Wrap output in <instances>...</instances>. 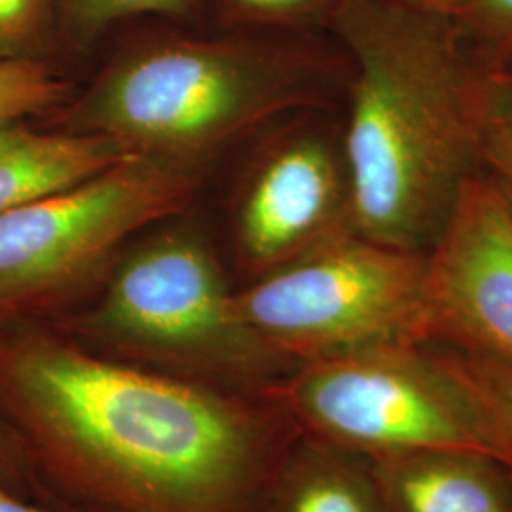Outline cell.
Instances as JSON below:
<instances>
[{"mask_svg":"<svg viewBox=\"0 0 512 512\" xmlns=\"http://www.w3.org/2000/svg\"><path fill=\"white\" fill-rule=\"evenodd\" d=\"M505 190H507V194H509V200H511V207H512V192H511V190H509V188H507V186H505Z\"/></svg>","mask_w":512,"mask_h":512,"instance_id":"cell-24","label":"cell"},{"mask_svg":"<svg viewBox=\"0 0 512 512\" xmlns=\"http://www.w3.org/2000/svg\"><path fill=\"white\" fill-rule=\"evenodd\" d=\"M264 395L298 433L366 459L465 452L512 471L505 427L431 344H384L302 363Z\"/></svg>","mask_w":512,"mask_h":512,"instance_id":"cell-4","label":"cell"},{"mask_svg":"<svg viewBox=\"0 0 512 512\" xmlns=\"http://www.w3.org/2000/svg\"><path fill=\"white\" fill-rule=\"evenodd\" d=\"M63 512H92V511H63Z\"/></svg>","mask_w":512,"mask_h":512,"instance_id":"cell-26","label":"cell"},{"mask_svg":"<svg viewBox=\"0 0 512 512\" xmlns=\"http://www.w3.org/2000/svg\"><path fill=\"white\" fill-rule=\"evenodd\" d=\"M393 2L450 19L458 18L459 12L467 4V0H393Z\"/></svg>","mask_w":512,"mask_h":512,"instance_id":"cell-22","label":"cell"},{"mask_svg":"<svg viewBox=\"0 0 512 512\" xmlns=\"http://www.w3.org/2000/svg\"><path fill=\"white\" fill-rule=\"evenodd\" d=\"M0 484L14 494L35 501L33 486L23 467V461L19 459L18 450L2 425H0Z\"/></svg>","mask_w":512,"mask_h":512,"instance_id":"cell-21","label":"cell"},{"mask_svg":"<svg viewBox=\"0 0 512 512\" xmlns=\"http://www.w3.org/2000/svg\"><path fill=\"white\" fill-rule=\"evenodd\" d=\"M239 16L264 23H294L334 10L338 0H228Z\"/></svg>","mask_w":512,"mask_h":512,"instance_id":"cell-18","label":"cell"},{"mask_svg":"<svg viewBox=\"0 0 512 512\" xmlns=\"http://www.w3.org/2000/svg\"><path fill=\"white\" fill-rule=\"evenodd\" d=\"M65 93V82L42 59L0 61V124L50 110Z\"/></svg>","mask_w":512,"mask_h":512,"instance_id":"cell-13","label":"cell"},{"mask_svg":"<svg viewBox=\"0 0 512 512\" xmlns=\"http://www.w3.org/2000/svg\"><path fill=\"white\" fill-rule=\"evenodd\" d=\"M332 12L355 63L342 147L351 230L425 253L482 162V67L454 19L393 0H338Z\"/></svg>","mask_w":512,"mask_h":512,"instance_id":"cell-2","label":"cell"},{"mask_svg":"<svg viewBox=\"0 0 512 512\" xmlns=\"http://www.w3.org/2000/svg\"><path fill=\"white\" fill-rule=\"evenodd\" d=\"M194 0H59L67 33L80 42L135 16H186Z\"/></svg>","mask_w":512,"mask_h":512,"instance_id":"cell-14","label":"cell"},{"mask_svg":"<svg viewBox=\"0 0 512 512\" xmlns=\"http://www.w3.org/2000/svg\"><path fill=\"white\" fill-rule=\"evenodd\" d=\"M349 230L344 156L317 131H300L277 143L256 167L239 203V256L253 277Z\"/></svg>","mask_w":512,"mask_h":512,"instance_id":"cell-9","label":"cell"},{"mask_svg":"<svg viewBox=\"0 0 512 512\" xmlns=\"http://www.w3.org/2000/svg\"><path fill=\"white\" fill-rule=\"evenodd\" d=\"M306 84L287 61L245 44L169 40L118 59L74 107V131L188 162L300 105Z\"/></svg>","mask_w":512,"mask_h":512,"instance_id":"cell-5","label":"cell"},{"mask_svg":"<svg viewBox=\"0 0 512 512\" xmlns=\"http://www.w3.org/2000/svg\"><path fill=\"white\" fill-rule=\"evenodd\" d=\"M497 63H512V57L511 59H507V61H497Z\"/></svg>","mask_w":512,"mask_h":512,"instance_id":"cell-25","label":"cell"},{"mask_svg":"<svg viewBox=\"0 0 512 512\" xmlns=\"http://www.w3.org/2000/svg\"><path fill=\"white\" fill-rule=\"evenodd\" d=\"M452 363L492 408L512 442V368L490 359L444 348Z\"/></svg>","mask_w":512,"mask_h":512,"instance_id":"cell-17","label":"cell"},{"mask_svg":"<svg viewBox=\"0 0 512 512\" xmlns=\"http://www.w3.org/2000/svg\"><path fill=\"white\" fill-rule=\"evenodd\" d=\"M0 512H57L38 501L25 499L0 484Z\"/></svg>","mask_w":512,"mask_h":512,"instance_id":"cell-23","label":"cell"},{"mask_svg":"<svg viewBox=\"0 0 512 512\" xmlns=\"http://www.w3.org/2000/svg\"><path fill=\"white\" fill-rule=\"evenodd\" d=\"M131 148L88 131H40L23 120L0 124V215L109 169Z\"/></svg>","mask_w":512,"mask_h":512,"instance_id":"cell-11","label":"cell"},{"mask_svg":"<svg viewBox=\"0 0 512 512\" xmlns=\"http://www.w3.org/2000/svg\"><path fill=\"white\" fill-rule=\"evenodd\" d=\"M55 327L112 359L238 393H264L291 370L245 325L238 291L190 232L137 245L88 310Z\"/></svg>","mask_w":512,"mask_h":512,"instance_id":"cell-3","label":"cell"},{"mask_svg":"<svg viewBox=\"0 0 512 512\" xmlns=\"http://www.w3.org/2000/svg\"><path fill=\"white\" fill-rule=\"evenodd\" d=\"M425 253L342 232L238 291L256 338L289 368L384 344H429Z\"/></svg>","mask_w":512,"mask_h":512,"instance_id":"cell-7","label":"cell"},{"mask_svg":"<svg viewBox=\"0 0 512 512\" xmlns=\"http://www.w3.org/2000/svg\"><path fill=\"white\" fill-rule=\"evenodd\" d=\"M463 38H475L492 54V63L512 57V0H467L454 19Z\"/></svg>","mask_w":512,"mask_h":512,"instance_id":"cell-16","label":"cell"},{"mask_svg":"<svg viewBox=\"0 0 512 512\" xmlns=\"http://www.w3.org/2000/svg\"><path fill=\"white\" fill-rule=\"evenodd\" d=\"M0 425L54 511L253 512L296 435L264 393L124 363L42 323L0 327Z\"/></svg>","mask_w":512,"mask_h":512,"instance_id":"cell-1","label":"cell"},{"mask_svg":"<svg viewBox=\"0 0 512 512\" xmlns=\"http://www.w3.org/2000/svg\"><path fill=\"white\" fill-rule=\"evenodd\" d=\"M480 90L486 122L512 133V63L482 67Z\"/></svg>","mask_w":512,"mask_h":512,"instance_id":"cell-19","label":"cell"},{"mask_svg":"<svg viewBox=\"0 0 512 512\" xmlns=\"http://www.w3.org/2000/svg\"><path fill=\"white\" fill-rule=\"evenodd\" d=\"M385 512H512V471L465 452L368 459Z\"/></svg>","mask_w":512,"mask_h":512,"instance_id":"cell-10","label":"cell"},{"mask_svg":"<svg viewBox=\"0 0 512 512\" xmlns=\"http://www.w3.org/2000/svg\"><path fill=\"white\" fill-rule=\"evenodd\" d=\"M431 346L512 368V207L494 175L469 177L425 251Z\"/></svg>","mask_w":512,"mask_h":512,"instance_id":"cell-8","label":"cell"},{"mask_svg":"<svg viewBox=\"0 0 512 512\" xmlns=\"http://www.w3.org/2000/svg\"><path fill=\"white\" fill-rule=\"evenodd\" d=\"M54 0H0V61L40 59Z\"/></svg>","mask_w":512,"mask_h":512,"instance_id":"cell-15","label":"cell"},{"mask_svg":"<svg viewBox=\"0 0 512 512\" xmlns=\"http://www.w3.org/2000/svg\"><path fill=\"white\" fill-rule=\"evenodd\" d=\"M480 160L488 165L495 179L512 192V133L486 122Z\"/></svg>","mask_w":512,"mask_h":512,"instance_id":"cell-20","label":"cell"},{"mask_svg":"<svg viewBox=\"0 0 512 512\" xmlns=\"http://www.w3.org/2000/svg\"><path fill=\"white\" fill-rule=\"evenodd\" d=\"M188 162L135 154L0 215V327L63 321L114 253L192 192Z\"/></svg>","mask_w":512,"mask_h":512,"instance_id":"cell-6","label":"cell"},{"mask_svg":"<svg viewBox=\"0 0 512 512\" xmlns=\"http://www.w3.org/2000/svg\"><path fill=\"white\" fill-rule=\"evenodd\" d=\"M253 512H385L370 461L296 431Z\"/></svg>","mask_w":512,"mask_h":512,"instance_id":"cell-12","label":"cell"}]
</instances>
